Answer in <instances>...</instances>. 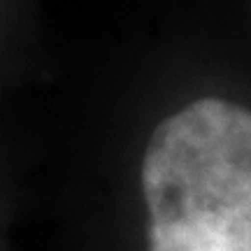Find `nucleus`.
Listing matches in <instances>:
<instances>
[{"instance_id": "obj_1", "label": "nucleus", "mask_w": 251, "mask_h": 251, "mask_svg": "<svg viewBox=\"0 0 251 251\" xmlns=\"http://www.w3.org/2000/svg\"><path fill=\"white\" fill-rule=\"evenodd\" d=\"M140 184L149 251H251V112L200 98L161 121Z\"/></svg>"}]
</instances>
